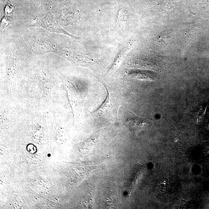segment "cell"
<instances>
[{"label": "cell", "instance_id": "1", "mask_svg": "<svg viewBox=\"0 0 209 209\" xmlns=\"http://www.w3.org/2000/svg\"><path fill=\"white\" fill-rule=\"evenodd\" d=\"M153 121L149 118L138 117L130 112L125 121L126 127L134 136L142 130L149 129L152 126Z\"/></svg>", "mask_w": 209, "mask_h": 209}, {"label": "cell", "instance_id": "3", "mask_svg": "<svg viewBox=\"0 0 209 209\" xmlns=\"http://www.w3.org/2000/svg\"><path fill=\"white\" fill-rule=\"evenodd\" d=\"M128 12L126 9L121 8L118 11L117 15V25L121 29H124L126 26L128 21Z\"/></svg>", "mask_w": 209, "mask_h": 209}, {"label": "cell", "instance_id": "2", "mask_svg": "<svg viewBox=\"0 0 209 209\" xmlns=\"http://www.w3.org/2000/svg\"><path fill=\"white\" fill-rule=\"evenodd\" d=\"M34 26L41 27L52 32L62 33L75 39L79 38L77 36L71 35L63 30L56 23L53 19V17L50 14H47L41 20H39L38 21L35 23Z\"/></svg>", "mask_w": 209, "mask_h": 209}]
</instances>
